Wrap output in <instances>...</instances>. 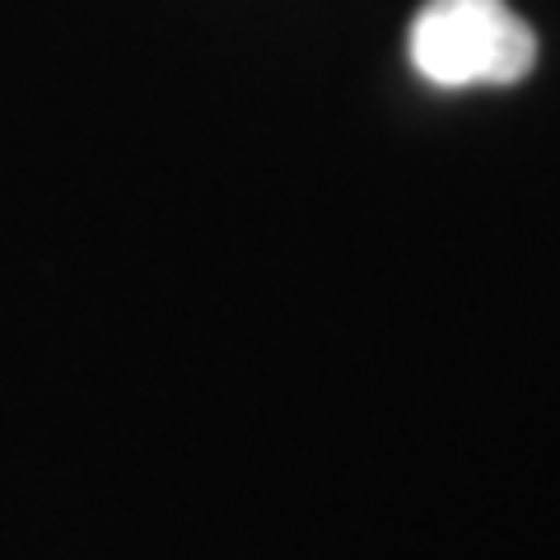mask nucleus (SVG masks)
Masks as SVG:
<instances>
[{"label": "nucleus", "mask_w": 560, "mask_h": 560, "mask_svg": "<svg viewBox=\"0 0 560 560\" xmlns=\"http://www.w3.org/2000/svg\"><path fill=\"white\" fill-rule=\"evenodd\" d=\"M407 51L434 90L518 84L537 66V33L504 0H425Z\"/></svg>", "instance_id": "f257e3e1"}]
</instances>
